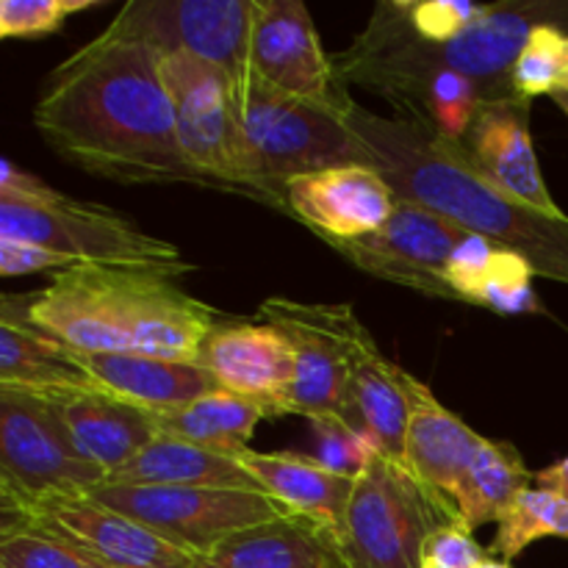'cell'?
<instances>
[{
  "mask_svg": "<svg viewBox=\"0 0 568 568\" xmlns=\"http://www.w3.org/2000/svg\"><path fill=\"white\" fill-rule=\"evenodd\" d=\"M33 128L59 159L125 186L209 183L186 164L161 55L131 39L98 33L42 83Z\"/></svg>",
  "mask_w": 568,
  "mask_h": 568,
  "instance_id": "cell-1",
  "label": "cell"
},
{
  "mask_svg": "<svg viewBox=\"0 0 568 568\" xmlns=\"http://www.w3.org/2000/svg\"><path fill=\"white\" fill-rule=\"evenodd\" d=\"M344 122L399 200L425 205L453 225L525 255L536 275L568 283V216H547L510 197L466 161L460 144L422 122L388 120L361 105L344 114Z\"/></svg>",
  "mask_w": 568,
  "mask_h": 568,
  "instance_id": "cell-2",
  "label": "cell"
},
{
  "mask_svg": "<svg viewBox=\"0 0 568 568\" xmlns=\"http://www.w3.org/2000/svg\"><path fill=\"white\" fill-rule=\"evenodd\" d=\"M225 316L155 272L75 266L33 292L31 322L75 353H142L197 361Z\"/></svg>",
  "mask_w": 568,
  "mask_h": 568,
  "instance_id": "cell-3",
  "label": "cell"
},
{
  "mask_svg": "<svg viewBox=\"0 0 568 568\" xmlns=\"http://www.w3.org/2000/svg\"><path fill=\"white\" fill-rule=\"evenodd\" d=\"M541 22L568 28V3H488L486 14L469 31L447 44H430L408 26L403 3L386 0L375 6L353 44L333 55V67L344 83L381 94L392 105L438 70L460 72L475 81L488 103L514 94L510 70L532 28Z\"/></svg>",
  "mask_w": 568,
  "mask_h": 568,
  "instance_id": "cell-4",
  "label": "cell"
},
{
  "mask_svg": "<svg viewBox=\"0 0 568 568\" xmlns=\"http://www.w3.org/2000/svg\"><path fill=\"white\" fill-rule=\"evenodd\" d=\"M0 239L37 244L78 266L155 272L175 281L197 270L178 244L142 231L109 205L61 194L11 159L0 170Z\"/></svg>",
  "mask_w": 568,
  "mask_h": 568,
  "instance_id": "cell-5",
  "label": "cell"
},
{
  "mask_svg": "<svg viewBox=\"0 0 568 568\" xmlns=\"http://www.w3.org/2000/svg\"><path fill=\"white\" fill-rule=\"evenodd\" d=\"M247 181L261 203L286 211L283 189L288 181L338 166L369 164V150L349 131L344 114L286 98L261 83L239 94Z\"/></svg>",
  "mask_w": 568,
  "mask_h": 568,
  "instance_id": "cell-6",
  "label": "cell"
},
{
  "mask_svg": "<svg viewBox=\"0 0 568 568\" xmlns=\"http://www.w3.org/2000/svg\"><path fill=\"white\" fill-rule=\"evenodd\" d=\"M444 525L460 521L381 453L355 480L342 525L331 532L344 568H422L427 538Z\"/></svg>",
  "mask_w": 568,
  "mask_h": 568,
  "instance_id": "cell-7",
  "label": "cell"
},
{
  "mask_svg": "<svg viewBox=\"0 0 568 568\" xmlns=\"http://www.w3.org/2000/svg\"><path fill=\"white\" fill-rule=\"evenodd\" d=\"M105 480L50 399L0 388V505L89 497Z\"/></svg>",
  "mask_w": 568,
  "mask_h": 568,
  "instance_id": "cell-8",
  "label": "cell"
},
{
  "mask_svg": "<svg viewBox=\"0 0 568 568\" xmlns=\"http://www.w3.org/2000/svg\"><path fill=\"white\" fill-rule=\"evenodd\" d=\"M161 78L170 92L178 144L186 164L209 189L236 192L261 203V194L247 181L239 94L231 78L220 67L189 53L161 55Z\"/></svg>",
  "mask_w": 568,
  "mask_h": 568,
  "instance_id": "cell-9",
  "label": "cell"
},
{
  "mask_svg": "<svg viewBox=\"0 0 568 568\" xmlns=\"http://www.w3.org/2000/svg\"><path fill=\"white\" fill-rule=\"evenodd\" d=\"M255 0H131L103 33L153 48L159 55L189 53L220 67L236 94L253 81Z\"/></svg>",
  "mask_w": 568,
  "mask_h": 568,
  "instance_id": "cell-10",
  "label": "cell"
},
{
  "mask_svg": "<svg viewBox=\"0 0 568 568\" xmlns=\"http://www.w3.org/2000/svg\"><path fill=\"white\" fill-rule=\"evenodd\" d=\"M89 497L150 527L189 555L209 552L222 538L292 514L264 491L183 486H103Z\"/></svg>",
  "mask_w": 568,
  "mask_h": 568,
  "instance_id": "cell-11",
  "label": "cell"
},
{
  "mask_svg": "<svg viewBox=\"0 0 568 568\" xmlns=\"http://www.w3.org/2000/svg\"><path fill=\"white\" fill-rule=\"evenodd\" d=\"M253 81L286 98L349 114L355 100L338 78L333 55L325 53L314 17L300 0H255Z\"/></svg>",
  "mask_w": 568,
  "mask_h": 568,
  "instance_id": "cell-12",
  "label": "cell"
},
{
  "mask_svg": "<svg viewBox=\"0 0 568 568\" xmlns=\"http://www.w3.org/2000/svg\"><path fill=\"white\" fill-rule=\"evenodd\" d=\"M3 527H26L72 544L105 568H194V555L92 497L0 505Z\"/></svg>",
  "mask_w": 568,
  "mask_h": 568,
  "instance_id": "cell-13",
  "label": "cell"
},
{
  "mask_svg": "<svg viewBox=\"0 0 568 568\" xmlns=\"http://www.w3.org/2000/svg\"><path fill=\"white\" fill-rule=\"evenodd\" d=\"M471 236L475 233L453 225L436 211L397 197L392 220L381 231L353 242L327 244L349 264L381 281L414 288L427 297L453 300L447 288V270Z\"/></svg>",
  "mask_w": 568,
  "mask_h": 568,
  "instance_id": "cell-14",
  "label": "cell"
},
{
  "mask_svg": "<svg viewBox=\"0 0 568 568\" xmlns=\"http://www.w3.org/2000/svg\"><path fill=\"white\" fill-rule=\"evenodd\" d=\"M320 320L342 344L349 369V399L355 425L372 433L388 460L403 466L405 433H408V392L405 369L388 361L372 333L353 311V305L316 303ZM405 469V466H403Z\"/></svg>",
  "mask_w": 568,
  "mask_h": 568,
  "instance_id": "cell-15",
  "label": "cell"
},
{
  "mask_svg": "<svg viewBox=\"0 0 568 568\" xmlns=\"http://www.w3.org/2000/svg\"><path fill=\"white\" fill-rule=\"evenodd\" d=\"M264 322L281 327L294 344L297 369L294 383L283 399V414L305 419H344L355 425L353 399H349V369L342 344L336 342L325 322L320 320L316 303H300L288 297H270L261 303ZM361 430V427H358Z\"/></svg>",
  "mask_w": 568,
  "mask_h": 568,
  "instance_id": "cell-16",
  "label": "cell"
},
{
  "mask_svg": "<svg viewBox=\"0 0 568 568\" xmlns=\"http://www.w3.org/2000/svg\"><path fill=\"white\" fill-rule=\"evenodd\" d=\"M460 150L483 178L510 197L547 216H566L549 194L538 166L530 133V100L510 94L483 103L460 142Z\"/></svg>",
  "mask_w": 568,
  "mask_h": 568,
  "instance_id": "cell-17",
  "label": "cell"
},
{
  "mask_svg": "<svg viewBox=\"0 0 568 568\" xmlns=\"http://www.w3.org/2000/svg\"><path fill=\"white\" fill-rule=\"evenodd\" d=\"M283 197L286 214L297 216L325 242H353L381 231L397 205L386 178L366 164L294 178Z\"/></svg>",
  "mask_w": 568,
  "mask_h": 568,
  "instance_id": "cell-18",
  "label": "cell"
},
{
  "mask_svg": "<svg viewBox=\"0 0 568 568\" xmlns=\"http://www.w3.org/2000/svg\"><path fill=\"white\" fill-rule=\"evenodd\" d=\"M197 361L220 388L266 405L272 416H283V399L294 383L297 355L277 325L222 320L200 347Z\"/></svg>",
  "mask_w": 568,
  "mask_h": 568,
  "instance_id": "cell-19",
  "label": "cell"
},
{
  "mask_svg": "<svg viewBox=\"0 0 568 568\" xmlns=\"http://www.w3.org/2000/svg\"><path fill=\"white\" fill-rule=\"evenodd\" d=\"M405 392L410 408L408 433H405V471L444 508L458 516L460 486L483 436H477L460 416L444 408L436 394L408 372H405Z\"/></svg>",
  "mask_w": 568,
  "mask_h": 568,
  "instance_id": "cell-20",
  "label": "cell"
},
{
  "mask_svg": "<svg viewBox=\"0 0 568 568\" xmlns=\"http://www.w3.org/2000/svg\"><path fill=\"white\" fill-rule=\"evenodd\" d=\"M31 303L33 294H3L0 300V388L33 397L103 392L67 344L33 325Z\"/></svg>",
  "mask_w": 568,
  "mask_h": 568,
  "instance_id": "cell-21",
  "label": "cell"
},
{
  "mask_svg": "<svg viewBox=\"0 0 568 568\" xmlns=\"http://www.w3.org/2000/svg\"><path fill=\"white\" fill-rule=\"evenodd\" d=\"M75 361L109 397L150 416L175 414L220 388L200 361L142 353H75Z\"/></svg>",
  "mask_w": 568,
  "mask_h": 568,
  "instance_id": "cell-22",
  "label": "cell"
},
{
  "mask_svg": "<svg viewBox=\"0 0 568 568\" xmlns=\"http://www.w3.org/2000/svg\"><path fill=\"white\" fill-rule=\"evenodd\" d=\"M194 568H344L331 527L300 514L247 527L194 558Z\"/></svg>",
  "mask_w": 568,
  "mask_h": 568,
  "instance_id": "cell-23",
  "label": "cell"
},
{
  "mask_svg": "<svg viewBox=\"0 0 568 568\" xmlns=\"http://www.w3.org/2000/svg\"><path fill=\"white\" fill-rule=\"evenodd\" d=\"M44 399L59 408L75 447L89 464L103 469L105 477L116 475L153 438H159L153 416L109 397L105 392H78Z\"/></svg>",
  "mask_w": 568,
  "mask_h": 568,
  "instance_id": "cell-24",
  "label": "cell"
},
{
  "mask_svg": "<svg viewBox=\"0 0 568 568\" xmlns=\"http://www.w3.org/2000/svg\"><path fill=\"white\" fill-rule=\"evenodd\" d=\"M236 460L258 483L261 491L286 505L292 514L322 521L331 530L342 525L355 480L336 475L316 458L300 453H255V449H247Z\"/></svg>",
  "mask_w": 568,
  "mask_h": 568,
  "instance_id": "cell-25",
  "label": "cell"
},
{
  "mask_svg": "<svg viewBox=\"0 0 568 568\" xmlns=\"http://www.w3.org/2000/svg\"><path fill=\"white\" fill-rule=\"evenodd\" d=\"M532 277L536 270L525 255L471 236L449 264L447 288L455 303L483 305L494 314H538L541 303L532 292Z\"/></svg>",
  "mask_w": 568,
  "mask_h": 568,
  "instance_id": "cell-26",
  "label": "cell"
},
{
  "mask_svg": "<svg viewBox=\"0 0 568 568\" xmlns=\"http://www.w3.org/2000/svg\"><path fill=\"white\" fill-rule=\"evenodd\" d=\"M105 486H183V488H239L261 491L250 471L231 455L211 453L181 438H153L136 458L122 466Z\"/></svg>",
  "mask_w": 568,
  "mask_h": 568,
  "instance_id": "cell-27",
  "label": "cell"
},
{
  "mask_svg": "<svg viewBox=\"0 0 568 568\" xmlns=\"http://www.w3.org/2000/svg\"><path fill=\"white\" fill-rule=\"evenodd\" d=\"M266 416H272L266 405L239 397L225 388H214L175 414L153 416V422L161 436L181 438V442L197 444L211 453L239 458L250 449L255 427Z\"/></svg>",
  "mask_w": 568,
  "mask_h": 568,
  "instance_id": "cell-28",
  "label": "cell"
},
{
  "mask_svg": "<svg viewBox=\"0 0 568 568\" xmlns=\"http://www.w3.org/2000/svg\"><path fill=\"white\" fill-rule=\"evenodd\" d=\"M532 475L536 471L527 469L514 444L483 438L458 494L460 527L475 532L488 521L503 519L505 510L532 488Z\"/></svg>",
  "mask_w": 568,
  "mask_h": 568,
  "instance_id": "cell-29",
  "label": "cell"
},
{
  "mask_svg": "<svg viewBox=\"0 0 568 568\" xmlns=\"http://www.w3.org/2000/svg\"><path fill=\"white\" fill-rule=\"evenodd\" d=\"M541 538L568 541V499L532 486L497 521V536L488 547V555H497L499 560L510 564Z\"/></svg>",
  "mask_w": 568,
  "mask_h": 568,
  "instance_id": "cell-30",
  "label": "cell"
},
{
  "mask_svg": "<svg viewBox=\"0 0 568 568\" xmlns=\"http://www.w3.org/2000/svg\"><path fill=\"white\" fill-rule=\"evenodd\" d=\"M510 89L516 98H541V94L568 92V28L558 22H541L532 28L530 39L521 48L514 70Z\"/></svg>",
  "mask_w": 568,
  "mask_h": 568,
  "instance_id": "cell-31",
  "label": "cell"
},
{
  "mask_svg": "<svg viewBox=\"0 0 568 568\" xmlns=\"http://www.w3.org/2000/svg\"><path fill=\"white\" fill-rule=\"evenodd\" d=\"M0 568H105L72 544L26 527H0Z\"/></svg>",
  "mask_w": 568,
  "mask_h": 568,
  "instance_id": "cell-32",
  "label": "cell"
},
{
  "mask_svg": "<svg viewBox=\"0 0 568 568\" xmlns=\"http://www.w3.org/2000/svg\"><path fill=\"white\" fill-rule=\"evenodd\" d=\"M311 427L320 442V453L314 458L349 480H358L369 469L372 460L381 455V444L372 433L358 430L344 419H314Z\"/></svg>",
  "mask_w": 568,
  "mask_h": 568,
  "instance_id": "cell-33",
  "label": "cell"
},
{
  "mask_svg": "<svg viewBox=\"0 0 568 568\" xmlns=\"http://www.w3.org/2000/svg\"><path fill=\"white\" fill-rule=\"evenodd\" d=\"M100 6V0H3L0 37L39 39L55 33L70 14Z\"/></svg>",
  "mask_w": 568,
  "mask_h": 568,
  "instance_id": "cell-34",
  "label": "cell"
},
{
  "mask_svg": "<svg viewBox=\"0 0 568 568\" xmlns=\"http://www.w3.org/2000/svg\"><path fill=\"white\" fill-rule=\"evenodd\" d=\"M399 3L416 37L430 44H447L458 39L488 9V3H469V0H425V3L399 0Z\"/></svg>",
  "mask_w": 568,
  "mask_h": 568,
  "instance_id": "cell-35",
  "label": "cell"
},
{
  "mask_svg": "<svg viewBox=\"0 0 568 568\" xmlns=\"http://www.w3.org/2000/svg\"><path fill=\"white\" fill-rule=\"evenodd\" d=\"M491 558L466 527L444 525L427 538L422 568H480Z\"/></svg>",
  "mask_w": 568,
  "mask_h": 568,
  "instance_id": "cell-36",
  "label": "cell"
},
{
  "mask_svg": "<svg viewBox=\"0 0 568 568\" xmlns=\"http://www.w3.org/2000/svg\"><path fill=\"white\" fill-rule=\"evenodd\" d=\"M78 264H72L70 258L59 253H50V250L37 247V244L14 242V239H0V275L3 277H20V275H33V272H61L75 270Z\"/></svg>",
  "mask_w": 568,
  "mask_h": 568,
  "instance_id": "cell-37",
  "label": "cell"
},
{
  "mask_svg": "<svg viewBox=\"0 0 568 568\" xmlns=\"http://www.w3.org/2000/svg\"><path fill=\"white\" fill-rule=\"evenodd\" d=\"M532 486L547 488V491H555L568 499V455L566 458L555 460V464L547 466V469L536 471V475H532Z\"/></svg>",
  "mask_w": 568,
  "mask_h": 568,
  "instance_id": "cell-38",
  "label": "cell"
},
{
  "mask_svg": "<svg viewBox=\"0 0 568 568\" xmlns=\"http://www.w3.org/2000/svg\"><path fill=\"white\" fill-rule=\"evenodd\" d=\"M555 105H558L560 111H564V114L568 116V92H560V94H555Z\"/></svg>",
  "mask_w": 568,
  "mask_h": 568,
  "instance_id": "cell-39",
  "label": "cell"
},
{
  "mask_svg": "<svg viewBox=\"0 0 568 568\" xmlns=\"http://www.w3.org/2000/svg\"><path fill=\"white\" fill-rule=\"evenodd\" d=\"M480 568H510V564H505V560H494V558H488L486 564H483Z\"/></svg>",
  "mask_w": 568,
  "mask_h": 568,
  "instance_id": "cell-40",
  "label": "cell"
}]
</instances>
